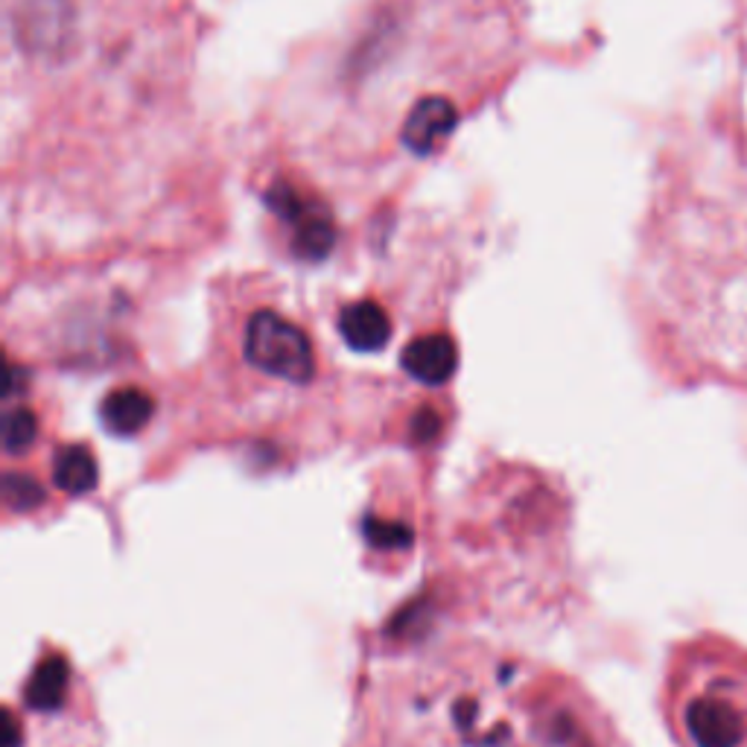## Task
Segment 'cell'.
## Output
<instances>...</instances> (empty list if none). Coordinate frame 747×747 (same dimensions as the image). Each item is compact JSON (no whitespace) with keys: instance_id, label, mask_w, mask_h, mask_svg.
I'll return each mask as SVG.
<instances>
[{"instance_id":"1","label":"cell","mask_w":747,"mask_h":747,"mask_svg":"<svg viewBox=\"0 0 747 747\" xmlns=\"http://www.w3.org/2000/svg\"><path fill=\"white\" fill-rule=\"evenodd\" d=\"M652 299L684 360L747 377V158L727 132L695 141L663 184Z\"/></svg>"},{"instance_id":"2","label":"cell","mask_w":747,"mask_h":747,"mask_svg":"<svg viewBox=\"0 0 747 747\" xmlns=\"http://www.w3.org/2000/svg\"><path fill=\"white\" fill-rule=\"evenodd\" d=\"M672 730L684 747H747V657L689 645L669 675Z\"/></svg>"},{"instance_id":"3","label":"cell","mask_w":747,"mask_h":747,"mask_svg":"<svg viewBox=\"0 0 747 747\" xmlns=\"http://www.w3.org/2000/svg\"><path fill=\"white\" fill-rule=\"evenodd\" d=\"M236 362L258 386L310 388L319 374L315 345L295 319L275 307H258L245 315L236 333Z\"/></svg>"},{"instance_id":"4","label":"cell","mask_w":747,"mask_h":747,"mask_svg":"<svg viewBox=\"0 0 747 747\" xmlns=\"http://www.w3.org/2000/svg\"><path fill=\"white\" fill-rule=\"evenodd\" d=\"M263 199H266L269 211L284 225L295 258L322 260L331 254L333 243H336V222L322 199L307 190H299L290 181H275Z\"/></svg>"},{"instance_id":"5","label":"cell","mask_w":747,"mask_h":747,"mask_svg":"<svg viewBox=\"0 0 747 747\" xmlns=\"http://www.w3.org/2000/svg\"><path fill=\"white\" fill-rule=\"evenodd\" d=\"M730 94L724 132L747 158V0H736L730 21Z\"/></svg>"},{"instance_id":"6","label":"cell","mask_w":747,"mask_h":747,"mask_svg":"<svg viewBox=\"0 0 747 747\" xmlns=\"http://www.w3.org/2000/svg\"><path fill=\"white\" fill-rule=\"evenodd\" d=\"M401 365L415 383H421V386L430 388L447 386L450 377H453L458 369L456 339L444 331L415 336L410 345L403 347Z\"/></svg>"},{"instance_id":"7","label":"cell","mask_w":747,"mask_h":747,"mask_svg":"<svg viewBox=\"0 0 747 747\" xmlns=\"http://www.w3.org/2000/svg\"><path fill=\"white\" fill-rule=\"evenodd\" d=\"M458 123V109L444 97H424L401 129V141L410 147L415 155H433L441 150V143L447 141Z\"/></svg>"},{"instance_id":"8","label":"cell","mask_w":747,"mask_h":747,"mask_svg":"<svg viewBox=\"0 0 747 747\" xmlns=\"http://www.w3.org/2000/svg\"><path fill=\"white\" fill-rule=\"evenodd\" d=\"M336 327L345 345L360 354H374L380 347H386L394 333L392 315L374 299H356L345 304L336 319Z\"/></svg>"},{"instance_id":"9","label":"cell","mask_w":747,"mask_h":747,"mask_svg":"<svg viewBox=\"0 0 747 747\" xmlns=\"http://www.w3.org/2000/svg\"><path fill=\"white\" fill-rule=\"evenodd\" d=\"M155 401L141 386L111 388L100 403V421L111 435H134L150 424Z\"/></svg>"},{"instance_id":"10","label":"cell","mask_w":747,"mask_h":747,"mask_svg":"<svg viewBox=\"0 0 747 747\" xmlns=\"http://www.w3.org/2000/svg\"><path fill=\"white\" fill-rule=\"evenodd\" d=\"M50 482L71 496L91 491L97 482L94 453L85 444H64V447H59L53 464H50Z\"/></svg>"}]
</instances>
